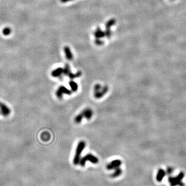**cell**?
Returning a JSON list of instances; mask_svg holds the SVG:
<instances>
[{
	"label": "cell",
	"instance_id": "1",
	"mask_svg": "<svg viewBox=\"0 0 186 186\" xmlns=\"http://www.w3.org/2000/svg\"><path fill=\"white\" fill-rule=\"evenodd\" d=\"M93 114V112L91 109L89 108H87L82 111L81 112L77 115L76 117L74 118V122L77 124H79L81 122L83 118H85L88 120L91 118Z\"/></svg>",
	"mask_w": 186,
	"mask_h": 186
},
{
	"label": "cell",
	"instance_id": "2",
	"mask_svg": "<svg viewBox=\"0 0 186 186\" xmlns=\"http://www.w3.org/2000/svg\"><path fill=\"white\" fill-rule=\"evenodd\" d=\"M86 145V143L84 141H81L79 142L78 145L76 148L75 155H74L73 162L74 165H77L79 163L80 160L81 159V155L82 152L83 151L84 149L85 148Z\"/></svg>",
	"mask_w": 186,
	"mask_h": 186
},
{
	"label": "cell",
	"instance_id": "3",
	"mask_svg": "<svg viewBox=\"0 0 186 186\" xmlns=\"http://www.w3.org/2000/svg\"><path fill=\"white\" fill-rule=\"evenodd\" d=\"M109 87L105 85L102 87L99 84H96L94 87V97L97 98H101L108 91Z\"/></svg>",
	"mask_w": 186,
	"mask_h": 186
},
{
	"label": "cell",
	"instance_id": "4",
	"mask_svg": "<svg viewBox=\"0 0 186 186\" xmlns=\"http://www.w3.org/2000/svg\"><path fill=\"white\" fill-rule=\"evenodd\" d=\"M87 161H89L92 163L96 164L98 162L99 160L96 156L91 154H88L80 159L79 163L81 166L83 167L85 166V163Z\"/></svg>",
	"mask_w": 186,
	"mask_h": 186
},
{
	"label": "cell",
	"instance_id": "5",
	"mask_svg": "<svg viewBox=\"0 0 186 186\" xmlns=\"http://www.w3.org/2000/svg\"><path fill=\"white\" fill-rule=\"evenodd\" d=\"M63 73L71 79L79 78L82 75V72L81 71H78L76 73H73L71 71L69 65L67 64L65 65V67L63 68Z\"/></svg>",
	"mask_w": 186,
	"mask_h": 186
},
{
	"label": "cell",
	"instance_id": "6",
	"mask_svg": "<svg viewBox=\"0 0 186 186\" xmlns=\"http://www.w3.org/2000/svg\"><path fill=\"white\" fill-rule=\"evenodd\" d=\"M67 94V95H71V91L68 89L67 88L64 86H61L58 89L57 92H56V95L59 98H61L63 97V94Z\"/></svg>",
	"mask_w": 186,
	"mask_h": 186
},
{
	"label": "cell",
	"instance_id": "7",
	"mask_svg": "<svg viewBox=\"0 0 186 186\" xmlns=\"http://www.w3.org/2000/svg\"><path fill=\"white\" fill-rule=\"evenodd\" d=\"M122 162L120 160H114L111 161L107 165V169L109 170H114L118 167H120Z\"/></svg>",
	"mask_w": 186,
	"mask_h": 186
},
{
	"label": "cell",
	"instance_id": "8",
	"mask_svg": "<svg viewBox=\"0 0 186 186\" xmlns=\"http://www.w3.org/2000/svg\"><path fill=\"white\" fill-rule=\"evenodd\" d=\"M116 22V21L114 19H110V20H109L106 24H105V27H106V31L105 32V36L107 37V38H109L110 36H111V30H110V28L113 26Z\"/></svg>",
	"mask_w": 186,
	"mask_h": 186
},
{
	"label": "cell",
	"instance_id": "9",
	"mask_svg": "<svg viewBox=\"0 0 186 186\" xmlns=\"http://www.w3.org/2000/svg\"><path fill=\"white\" fill-rule=\"evenodd\" d=\"M0 109H1V113L4 116H7L10 112L9 109L5 104L1 102H0Z\"/></svg>",
	"mask_w": 186,
	"mask_h": 186
},
{
	"label": "cell",
	"instance_id": "10",
	"mask_svg": "<svg viewBox=\"0 0 186 186\" xmlns=\"http://www.w3.org/2000/svg\"><path fill=\"white\" fill-rule=\"evenodd\" d=\"M62 73H63V68L59 67L53 70L51 73V75L53 77H58L61 76Z\"/></svg>",
	"mask_w": 186,
	"mask_h": 186
},
{
	"label": "cell",
	"instance_id": "11",
	"mask_svg": "<svg viewBox=\"0 0 186 186\" xmlns=\"http://www.w3.org/2000/svg\"><path fill=\"white\" fill-rule=\"evenodd\" d=\"M64 50L66 58H67V59L69 61L72 60L73 59V55H72V54L71 52L70 48L68 47H65Z\"/></svg>",
	"mask_w": 186,
	"mask_h": 186
},
{
	"label": "cell",
	"instance_id": "12",
	"mask_svg": "<svg viewBox=\"0 0 186 186\" xmlns=\"http://www.w3.org/2000/svg\"><path fill=\"white\" fill-rule=\"evenodd\" d=\"M94 35L97 39H99L105 36V32H103L99 28H97L94 33Z\"/></svg>",
	"mask_w": 186,
	"mask_h": 186
},
{
	"label": "cell",
	"instance_id": "13",
	"mask_svg": "<svg viewBox=\"0 0 186 186\" xmlns=\"http://www.w3.org/2000/svg\"><path fill=\"white\" fill-rule=\"evenodd\" d=\"M69 85L72 91H76L78 89V85L76 82L73 81H70L69 82Z\"/></svg>",
	"mask_w": 186,
	"mask_h": 186
},
{
	"label": "cell",
	"instance_id": "14",
	"mask_svg": "<svg viewBox=\"0 0 186 186\" xmlns=\"http://www.w3.org/2000/svg\"><path fill=\"white\" fill-rule=\"evenodd\" d=\"M122 173V169L120 168L119 167H117V168L114 169V172L112 174L111 176L113 178L117 177L120 176L121 175Z\"/></svg>",
	"mask_w": 186,
	"mask_h": 186
},
{
	"label": "cell",
	"instance_id": "15",
	"mask_svg": "<svg viewBox=\"0 0 186 186\" xmlns=\"http://www.w3.org/2000/svg\"><path fill=\"white\" fill-rule=\"evenodd\" d=\"M11 32V29L10 28H9V27H6V28H5L3 30L2 33H3V34L4 35H5V36H8V35H9L10 34Z\"/></svg>",
	"mask_w": 186,
	"mask_h": 186
},
{
	"label": "cell",
	"instance_id": "16",
	"mask_svg": "<svg viewBox=\"0 0 186 186\" xmlns=\"http://www.w3.org/2000/svg\"><path fill=\"white\" fill-rule=\"evenodd\" d=\"M95 44L97 45L100 46V45H102L103 44V43L102 41H100L99 39H96V40L95 41Z\"/></svg>",
	"mask_w": 186,
	"mask_h": 186
},
{
	"label": "cell",
	"instance_id": "17",
	"mask_svg": "<svg viewBox=\"0 0 186 186\" xmlns=\"http://www.w3.org/2000/svg\"><path fill=\"white\" fill-rule=\"evenodd\" d=\"M73 0H61V2L62 3H66L69 1H72Z\"/></svg>",
	"mask_w": 186,
	"mask_h": 186
},
{
	"label": "cell",
	"instance_id": "18",
	"mask_svg": "<svg viewBox=\"0 0 186 186\" xmlns=\"http://www.w3.org/2000/svg\"><path fill=\"white\" fill-rule=\"evenodd\" d=\"M0 113H1V112H0Z\"/></svg>",
	"mask_w": 186,
	"mask_h": 186
}]
</instances>
